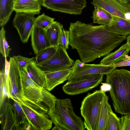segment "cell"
<instances>
[{
    "label": "cell",
    "mask_w": 130,
    "mask_h": 130,
    "mask_svg": "<svg viewBox=\"0 0 130 130\" xmlns=\"http://www.w3.org/2000/svg\"><path fill=\"white\" fill-rule=\"evenodd\" d=\"M69 45L85 63L106 56L126 38L111 30L109 26L93 25L77 21L69 28Z\"/></svg>",
    "instance_id": "6da1fadb"
},
{
    "label": "cell",
    "mask_w": 130,
    "mask_h": 130,
    "mask_svg": "<svg viewBox=\"0 0 130 130\" xmlns=\"http://www.w3.org/2000/svg\"><path fill=\"white\" fill-rule=\"evenodd\" d=\"M106 81L111 86L109 92L115 112L130 114V71L116 69L106 75Z\"/></svg>",
    "instance_id": "7a4b0ae2"
},
{
    "label": "cell",
    "mask_w": 130,
    "mask_h": 130,
    "mask_svg": "<svg viewBox=\"0 0 130 130\" xmlns=\"http://www.w3.org/2000/svg\"><path fill=\"white\" fill-rule=\"evenodd\" d=\"M70 99H57L47 113L55 125L63 130H85L84 122L73 111Z\"/></svg>",
    "instance_id": "3957f363"
},
{
    "label": "cell",
    "mask_w": 130,
    "mask_h": 130,
    "mask_svg": "<svg viewBox=\"0 0 130 130\" xmlns=\"http://www.w3.org/2000/svg\"><path fill=\"white\" fill-rule=\"evenodd\" d=\"M105 92L100 90L88 92L82 101L80 108L85 129L96 130L98 117Z\"/></svg>",
    "instance_id": "277c9868"
},
{
    "label": "cell",
    "mask_w": 130,
    "mask_h": 130,
    "mask_svg": "<svg viewBox=\"0 0 130 130\" xmlns=\"http://www.w3.org/2000/svg\"><path fill=\"white\" fill-rule=\"evenodd\" d=\"M23 104L40 109L47 113V109L43 101L44 98L42 88L35 83L23 70H21Z\"/></svg>",
    "instance_id": "5b68a950"
},
{
    "label": "cell",
    "mask_w": 130,
    "mask_h": 130,
    "mask_svg": "<svg viewBox=\"0 0 130 130\" xmlns=\"http://www.w3.org/2000/svg\"><path fill=\"white\" fill-rule=\"evenodd\" d=\"M104 75H88L68 80L62 89L65 93L70 95L85 93L98 86L102 81Z\"/></svg>",
    "instance_id": "8992f818"
},
{
    "label": "cell",
    "mask_w": 130,
    "mask_h": 130,
    "mask_svg": "<svg viewBox=\"0 0 130 130\" xmlns=\"http://www.w3.org/2000/svg\"><path fill=\"white\" fill-rule=\"evenodd\" d=\"M75 61L69 56L66 50L59 45L55 54L50 58L37 65L45 73L72 68Z\"/></svg>",
    "instance_id": "52a82bcc"
},
{
    "label": "cell",
    "mask_w": 130,
    "mask_h": 130,
    "mask_svg": "<svg viewBox=\"0 0 130 130\" xmlns=\"http://www.w3.org/2000/svg\"><path fill=\"white\" fill-rule=\"evenodd\" d=\"M41 5L53 11L80 15L87 6L86 0H41Z\"/></svg>",
    "instance_id": "ba28073f"
},
{
    "label": "cell",
    "mask_w": 130,
    "mask_h": 130,
    "mask_svg": "<svg viewBox=\"0 0 130 130\" xmlns=\"http://www.w3.org/2000/svg\"><path fill=\"white\" fill-rule=\"evenodd\" d=\"M116 67L112 65L86 64L77 59L72 67V72L68 80L88 75L99 74L106 75L111 73Z\"/></svg>",
    "instance_id": "9c48e42d"
},
{
    "label": "cell",
    "mask_w": 130,
    "mask_h": 130,
    "mask_svg": "<svg viewBox=\"0 0 130 130\" xmlns=\"http://www.w3.org/2000/svg\"><path fill=\"white\" fill-rule=\"evenodd\" d=\"M9 61V86L10 98L23 104L21 70L13 57H10Z\"/></svg>",
    "instance_id": "30bf717a"
},
{
    "label": "cell",
    "mask_w": 130,
    "mask_h": 130,
    "mask_svg": "<svg viewBox=\"0 0 130 130\" xmlns=\"http://www.w3.org/2000/svg\"><path fill=\"white\" fill-rule=\"evenodd\" d=\"M34 15L16 12L12 22L20 39L23 43H27L35 25Z\"/></svg>",
    "instance_id": "8fae6325"
},
{
    "label": "cell",
    "mask_w": 130,
    "mask_h": 130,
    "mask_svg": "<svg viewBox=\"0 0 130 130\" xmlns=\"http://www.w3.org/2000/svg\"><path fill=\"white\" fill-rule=\"evenodd\" d=\"M26 115L32 130H48L53 122L47 113L39 112L36 110L19 103Z\"/></svg>",
    "instance_id": "7c38bea8"
},
{
    "label": "cell",
    "mask_w": 130,
    "mask_h": 130,
    "mask_svg": "<svg viewBox=\"0 0 130 130\" xmlns=\"http://www.w3.org/2000/svg\"><path fill=\"white\" fill-rule=\"evenodd\" d=\"M92 4L130 21V10L117 0H92Z\"/></svg>",
    "instance_id": "4fadbf2b"
},
{
    "label": "cell",
    "mask_w": 130,
    "mask_h": 130,
    "mask_svg": "<svg viewBox=\"0 0 130 130\" xmlns=\"http://www.w3.org/2000/svg\"><path fill=\"white\" fill-rule=\"evenodd\" d=\"M0 123L2 130H18L13 106L7 98L0 107Z\"/></svg>",
    "instance_id": "5bb4252c"
},
{
    "label": "cell",
    "mask_w": 130,
    "mask_h": 130,
    "mask_svg": "<svg viewBox=\"0 0 130 130\" xmlns=\"http://www.w3.org/2000/svg\"><path fill=\"white\" fill-rule=\"evenodd\" d=\"M31 36V46L36 55L51 46L45 29L34 25Z\"/></svg>",
    "instance_id": "9a60e30c"
},
{
    "label": "cell",
    "mask_w": 130,
    "mask_h": 130,
    "mask_svg": "<svg viewBox=\"0 0 130 130\" xmlns=\"http://www.w3.org/2000/svg\"><path fill=\"white\" fill-rule=\"evenodd\" d=\"M72 71L71 68L45 73L46 85L45 88L49 91H51L56 86L68 80Z\"/></svg>",
    "instance_id": "2e32d148"
},
{
    "label": "cell",
    "mask_w": 130,
    "mask_h": 130,
    "mask_svg": "<svg viewBox=\"0 0 130 130\" xmlns=\"http://www.w3.org/2000/svg\"><path fill=\"white\" fill-rule=\"evenodd\" d=\"M41 0H15L14 10L16 12L34 15L39 14L41 10Z\"/></svg>",
    "instance_id": "e0dca14e"
},
{
    "label": "cell",
    "mask_w": 130,
    "mask_h": 130,
    "mask_svg": "<svg viewBox=\"0 0 130 130\" xmlns=\"http://www.w3.org/2000/svg\"><path fill=\"white\" fill-rule=\"evenodd\" d=\"M130 51V46L127 43L123 44L118 49L104 57L100 64L104 65H112L123 60L127 56Z\"/></svg>",
    "instance_id": "ac0fdd59"
},
{
    "label": "cell",
    "mask_w": 130,
    "mask_h": 130,
    "mask_svg": "<svg viewBox=\"0 0 130 130\" xmlns=\"http://www.w3.org/2000/svg\"><path fill=\"white\" fill-rule=\"evenodd\" d=\"M13 105L18 130H32L27 117L19 103L10 98Z\"/></svg>",
    "instance_id": "d6986e66"
},
{
    "label": "cell",
    "mask_w": 130,
    "mask_h": 130,
    "mask_svg": "<svg viewBox=\"0 0 130 130\" xmlns=\"http://www.w3.org/2000/svg\"><path fill=\"white\" fill-rule=\"evenodd\" d=\"M24 70L28 76L39 86L45 88V73L38 67L35 60L29 64Z\"/></svg>",
    "instance_id": "ffe728a7"
},
{
    "label": "cell",
    "mask_w": 130,
    "mask_h": 130,
    "mask_svg": "<svg viewBox=\"0 0 130 130\" xmlns=\"http://www.w3.org/2000/svg\"><path fill=\"white\" fill-rule=\"evenodd\" d=\"M109 27L111 30L121 35L126 36L130 34V21L121 17L113 15Z\"/></svg>",
    "instance_id": "44dd1931"
},
{
    "label": "cell",
    "mask_w": 130,
    "mask_h": 130,
    "mask_svg": "<svg viewBox=\"0 0 130 130\" xmlns=\"http://www.w3.org/2000/svg\"><path fill=\"white\" fill-rule=\"evenodd\" d=\"M108 96L105 93L99 114L96 130H109V110L110 106Z\"/></svg>",
    "instance_id": "7402d4cb"
},
{
    "label": "cell",
    "mask_w": 130,
    "mask_h": 130,
    "mask_svg": "<svg viewBox=\"0 0 130 130\" xmlns=\"http://www.w3.org/2000/svg\"><path fill=\"white\" fill-rule=\"evenodd\" d=\"M63 28L62 24L57 21H54L45 29L51 46L57 47L59 45V37Z\"/></svg>",
    "instance_id": "603a6c76"
},
{
    "label": "cell",
    "mask_w": 130,
    "mask_h": 130,
    "mask_svg": "<svg viewBox=\"0 0 130 130\" xmlns=\"http://www.w3.org/2000/svg\"><path fill=\"white\" fill-rule=\"evenodd\" d=\"M15 0H0V26L4 27L8 22L14 10Z\"/></svg>",
    "instance_id": "cb8c5ba5"
},
{
    "label": "cell",
    "mask_w": 130,
    "mask_h": 130,
    "mask_svg": "<svg viewBox=\"0 0 130 130\" xmlns=\"http://www.w3.org/2000/svg\"><path fill=\"white\" fill-rule=\"evenodd\" d=\"M92 18L94 23L110 26L113 15L100 7L94 6Z\"/></svg>",
    "instance_id": "d4e9b609"
},
{
    "label": "cell",
    "mask_w": 130,
    "mask_h": 130,
    "mask_svg": "<svg viewBox=\"0 0 130 130\" xmlns=\"http://www.w3.org/2000/svg\"><path fill=\"white\" fill-rule=\"evenodd\" d=\"M57 47L50 46L41 52L35 58L36 63H41L50 58L56 52Z\"/></svg>",
    "instance_id": "484cf974"
},
{
    "label": "cell",
    "mask_w": 130,
    "mask_h": 130,
    "mask_svg": "<svg viewBox=\"0 0 130 130\" xmlns=\"http://www.w3.org/2000/svg\"><path fill=\"white\" fill-rule=\"evenodd\" d=\"M6 31L4 27L0 31V52L3 57L7 58L11 50L5 37Z\"/></svg>",
    "instance_id": "4316f807"
},
{
    "label": "cell",
    "mask_w": 130,
    "mask_h": 130,
    "mask_svg": "<svg viewBox=\"0 0 130 130\" xmlns=\"http://www.w3.org/2000/svg\"><path fill=\"white\" fill-rule=\"evenodd\" d=\"M55 19L46 15L44 13L35 18V25L42 29H45L54 21Z\"/></svg>",
    "instance_id": "83f0119b"
},
{
    "label": "cell",
    "mask_w": 130,
    "mask_h": 130,
    "mask_svg": "<svg viewBox=\"0 0 130 130\" xmlns=\"http://www.w3.org/2000/svg\"><path fill=\"white\" fill-rule=\"evenodd\" d=\"M109 130H120V118L112 111L111 106L109 110Z\"/></svg>",
    "instance_id": "f1b7e54d"
},
{
    "label": "cell",
    "mask_w": 130,
    "mask_h": 130,
    "mask_svg": "<svg viewBox=\"0 0 130 130\" xmlns=\"http://www.w3.org/2000/svg\"><path fill=\"white\" fill-rule=\"evenodd\" d=\"M12 57L14 59L21 70H26L29 64L35 60L34 57L28 58L18 55L13 56Z\"/></svg>",
    "instance_id": "f546056e"
},
{
    "label": "cell",
    "mask_w": 130,
    "mask_h": 130,
    "mask_svg": "<svg viewBox=\"0 0 130 130\" xmlns=\"http://www.w3.org/2000/svg\"><path fill=\"white\" fill-rule=\"evenodd\" d=\"M59 44L63 46L66 50L69 48V32L65 30L63 28L62 29L60 36Z\"/></svg>",
    "instance_id": "4dcf8cb0"
},
{
    "label": "cell",
    "mask_w": 130,
    "mask_h": 130,
    "mask_svg": "<svg viewBox=\"0 0 130 130\" xmlns=\"http://www.w3.org/2000/svg\"><path fill=\"white\" fill-rule=\"evenodd\" d=\"M120 130H130V114L120 118Z\"/></svg>",
    "instance_id": "1f68e13d"
},
{
    "label": "cell",
    "mask_w": 130,
    "mask_h": 130,
    "mask_svg": "<svg viewBox=\"0 0 130 130\" xmlns=\"http://www.w3.org/2000/svg\"><path fill=\"white\" fill-rule=\"evenodd\" d=\"M112 65L116 67L130 66V56L128 55L123 59L122 61Z\"/></svg>",
    "instance_id": "d6a6232c"
},
{
    "label": "cell",
    "mask_w": 130,
    "mask_h": 130,
    "mask_svg": "<svg viewBox=\"0 0 130 130\" xmlns=\"http://www.w3.org/2000/svg\"><path fill=\"white\" fill-rule=\"evenodd\" d=\"M102 85L100 87V90L102 91L106 92L109 91L110 88L111 86L110 84L106 83H101Z\"/></svg>",
    "instance_id": "836d02e7"
},
{
    "label": "cell",
    "mask_w": 130,
    "mask_h": 130,
    "mask_svg": "<svg viewBox=\"0 0 130 130\" xmlns=\"http://www.w3.org/2000/svg\"><path fill=\"white\" fill-rule=\"evenodd\" d=\"M130 10V4L127 0H117Z\"/></svg>",
    "instance_id": "e575fe53"
},
{
    "label": "cell",
    "mask_w": 130,
    "mask_h": 130,
    "mask_svg": "<svg viewBox=\"0 0 130 130\" xmlns=\"http://www.w3.org/2000/svg\"><path fill=\"white\" fill-rule=\"evenodd\" d=\"M126 43H128L130 46V34L126 37Z\"/></svg>",
    "instance_id": "d590c367"
},
{
    "label": "cell",
    "mask_w": 130,
    "mask_h": 130,
    "mask_svg": "<svg viewBox=\"0 0 130 130\" xmlns=\"http://www.w3.org/2000/svg\"><path fill=\"white\" fill-rule=\"evenodd\" d=\"M52 130H62L61 128L55 125L52 128Z\"/></svg>",
    "instance_id": "8d00e7d4"
},
{
    "label": "cell",
    "mask_w": 130,
    "mask_h": 130,
    "mask_svg": "<svg viewBox=\"0 0 130 130\" xmlns=\"http://www.w3.org/2000/svg\"><path fill=\"white\" fill-rule=\"evenodd\" d=\"M128 2L130 4V0H128Z\"/></svg>",
    "instance_id": "74e56055"
},
{
    "label": "cell",
    "mask_w": 130,
    "mask_h": 130,
    "mask_svg": "<svg viewBox=\"0 0 130 130\" xmlns=\"http://www.w3.org/2000/svg\"><path fill=\"white\" fill-rule=\"evenodd\" d=\"M128 1V0H127Z\"/></svg>",
    "instance_id": "f35d334b"
}]
</instances>
